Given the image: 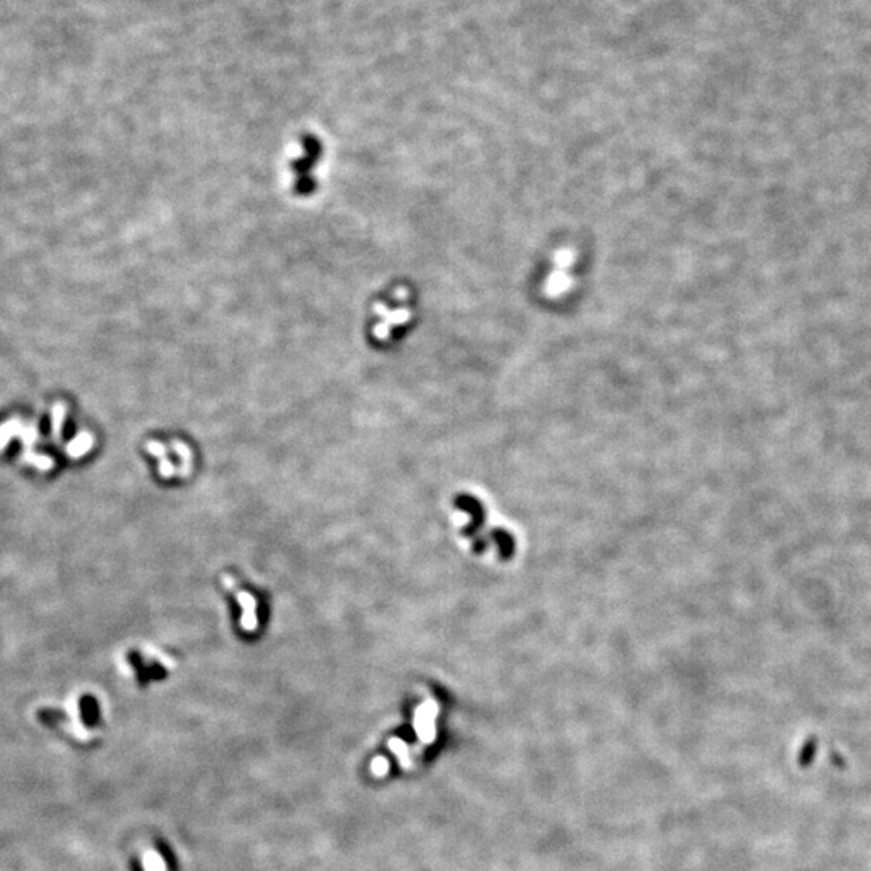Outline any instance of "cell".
I'll use <instances>...</instances> for the list:
<instances>
[{
  "mask_svg": "<svg viewBox=\"0 0 871 871\" xmlns=\"http://www.w3.org/2000/svg\"><path fill=\"white\" fill-rule=\"evenodd\" d=\"M573 260L574 256L572 251H558L557 256H555V267L546 281V292L550 297H560V295L568 292V289L573 286V278L568 272Z\"/></svg>",
  "mask_w": 871,
  "mask_h": 871,
  "instance_id": "6da1fadb",
  "label": "cell"
},
{
  "mask_svg": "<svg viewBox=\"0 0 871 871\" xmlns=\"http://www.w3.org/2000/svg\"><path fill=\"white\" fill-rule=\"evenodd\" d=\"M375 312L381 315L383 320H381L379 324L375 326V336L378 339H387L389 336V328L391 326H397L402 324L410 320V310L409 308H399V310H387L384 305H376Z\"/></svg>",
  "mask_w": 871,
  "mask_h": 871,
  "instance_id": "7a4b0ae2",
  "label": "cell"
},
{
  "mask_svg": "<svg viewBox=\"0 0 871 871\" xmlns=\"http://www.w3.org/2000/svg\"><path fill=\"white\" fill-rule=\"evenodd\" d=\"M236 597L239 600V604H241L242 609H244V616H242V620H241L244 629L253 631V629L257 628V613H256L257 602H256V599H253L249 593H244V590H239V593H236Z\"/></svg>",
  "mask_w": 871,
  "mask_h": 871,
  "instance_id": "3957f363",
  "label": "cell"
},
{
  "mask_svg": "<svg viewBox=\"0 0 871 871\" xmlns=\"http://www.w3.org/2000/svg\"><path fill=\"white\" fill-rule=\"evenodd\" d=\"M91 444H93V441H91V437L88 434L79 436L78 439L74 441V444L68 449V453L73 457L83 455V453H86L91 449Z\"/></svg>",
  "mask_w": 871,
  "mask_h": 871,
  "instance_id": "277c9868",
  "label": "cell"
},
{
  "mask_svg": "<svg viewBox=\"0 0 871 871\" xmlns=\"http://www.w3.org/2000/svg\"><path fill=\"white\" fill-rule=\"evenodd\" d=\"M147 450H149L150 453H154V455H157V457L165 455V449H163V446H160L159 442H154V441L147 444Z\"/></svg>",
  "mask_w": 871,
  "mask_h": 871,
  "instance_id": "5b68a950",
  "label": "cell"
},
{
  "mask_svg": "<svg viewBox=\"0 0 871 871\" xmlns=\"http://www.w3.org/2000/svg\"><path fill=\"white\" fill-rule=\"evenodd\" d=\"M173 473H175V468H173L171 463L168 462V460H163L160 463V475L165 476V478H170V476H173Z\"/></svg>",
  "mask_w": 871,
  "mask_h": 871,
  "instance_id": "8992f818",
  "label": "cell"
}]
</instances>
